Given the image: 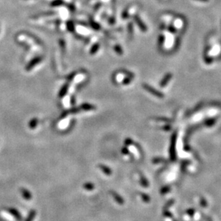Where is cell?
Listing matches in <instances>:
<instances>
[{
  "instance_id": "5",
  "label": "cell",
  "mask_w": 221,
  "mask_h": 221,
  "mask_svg": "<svg viewBox=\"0 0 221 221\" xmlns=\"http://www.w3.org/2000/svg\"><path fill=\"white\" fill-rule=\"evenodd\" d=\"M200 1H202V2H207V1H208V0H200Z\"/></svg>"
},
{
  "instance_id": "1",
  "label": "cell",
  "mask_w": 221,
  "mask_h": 221,
  "mask_svg": "<svg viewBox=\"0 0 221 221\" xmlns=\"http://www.w3.org/2000/svg\"><path fill=\"white\" fill-rule=\"evenodd\" d=\"M144 88L147 90H148V91L151 93V94H154V95H155V96H157V97H159V98H162V97L164 96L163 94H161V93H159V91H157V90H155V88H151V86H149V85H147V84H144Z\"/></svg>"
},
{
  "instance_id": "2",
  "label": "cell",
  "mask_w": 221,
  "mask_h": 221,
  "mask_svg": "<svg viewBox=\"0 0 221 221\" xmlns=\"http://www.w3.org/2000/svg\"><path fill=\"white\" fill-rule=\"evenodd\" d=\"M134 19H135V21L136 22V23H137V25L139 26L141 30H142V31H147L146 26H145L144 24L142 22V21L141 20V19L139 18V17L137 16H135L134 17Z\"/></svg>"
},
{
  "instance_id": "4",
  "label": "cell",
  "mask_w": 221,
  "mask_h": 221,
  "mask_svg": "<svg viewBox=\"0 0 221 221\" xmlns=\"http://www.w3.org/2000/svg\"><path fill=\"white\" fill-rule=\"evenodd\" d=\"M63 4V1L62 0H55L51 3V6H58L62 5Z\"/></svg>"
},
{
  "instance_id": "3",
  "label": "cell",
  "mask_w": 221,
  "mask_h": 221,
  "mask_svg": "<svg viewBox=\"0 0 221 221\" xmlns=\"http://www.w3.org/2000/svg\"><path fill=\"white\" fill-rule=\"evenodd\" d=\"M171 78H172V75H171V74H167V75L166 76L164 77V78L163 79V81H162L161 86H163V87H164V86H165L166 84L168 82H169V81H170V80Z\"/></svg>"
}]
</instances>
